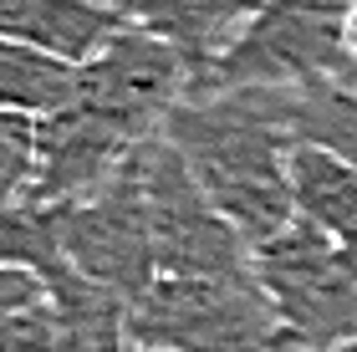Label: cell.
Returning <instances> with one entry per match:
<instances>
[{
  "mask_svg": "<svg viewBox=\"0 0 357 352\" xmlns=\"http://www.w3.org/2000/svg\"><path fill=\"white\" fill-rule=\"evenodd\" d=\"M164 138L184 153L189 174L199 179L209 204L261 250L291 220V133L286 92L275 87H225V92H189L169 118Z\"/></svg>",
  "mask_w": 357,
  "mask_h": 352,
  "instance_id": "1",
  "label": "cell"
},
{
  "mask_svg": "<svg viewBox=\"0 0 357 352\" xmlns=\"http://www.w3.org/2000/svg\"><path fill=\"white\" fill-rule=\"evenodd\" d=\"M347 10L352 0H266L240 31V41L194 92L225 87H275V92H312V87H352L357 67L347 56Z\"/></svg>",
  "mask_w": 357,
  "mask_h": 352,
  "instance_id": "2",
  "label": "cell"
},
{
  "mask_svg": "<svg viewBox=\"0 0 357 352\" xmlns=\"http://www.w3.org/2000/svg\"><path fill=\"white\" fill-rule=\"evenodd\" d=\"M128 337L143 352H286L261 276H153L138 301H128Z\"/></svg>",
  "mask_w": 357,
  "mask_h": 352,
  "instance_id": "3",
  "label": "cell"
},
{
  "mask_svg": "<svg viewBox=\"0 0 357 352\" xmlns=\"http://www.w3.org/2000/svg\"><path fill=\"white\" fill-rule=\"evenodd\" d=\"M255 276L281 316L286 352H332L357 342V276L337 255V235L291 220L255 250Z\"/></svg>",
  "mask_w": 357,
  "mask_h": 352,
  "instance_id": "4",
  "label": "cell"
},
{
  "mask_svg": "<svg viewBox=\"0 0 357 352\" xmlns=\"http://www.w3.org/2000/svg\"><path fill=\"white\" fill-rule=\"evenodd\" d=\"M143 194L153 220V261L158 276H209V281H255V250L225 220L184 153L169 138L143 143Z\"/></svg>",
  "mask_w": 357,
  "mask_h": 352,
  "instance_id": "5",
  "label": "cell"
},
{
  "mask_svg": "<svg viewBox=\"0 0 357 352\" xmlns=\"http://www.w3.org/2000/svg\"><path fill=\"white\" fill-rule=\"evenodd\" d=\"M153 143V138H149ZM56 235L67 266H77L97 286L118 291L123 301H138L158 276L153 261V220L143 194V148L128 153V164L97 189V194L61 204Z\"/></svg>",
  "mask_w": 357,
  "mask_h": 352,
  "instance_id": "6",
  "label": "cell"
},
{
  "mask_svg": "<svg viewBox=\"0 0 357 352\" xmlns=\"http://www.w3.org/2000/svg\"><path fill=\"white\" fill-rule=\"evenodd\" d=\"M189 87H194V72L169 41H158L138 26H123L102 46V56H92L82 67L77 102L128 143H149V138H164V128L178 113V102L189 98Z\"/></svg>",
  "mask_w": 357,
  "mask_h": 352,
  "instance_id": "7",
  "label": "cell"
},
{
  "mask_svg": "<svg viewBox=\"0 0 357 352\" xmlns=\"http://www.w3.org/2000/svg\"><path fill=\"white\" fill-rule=\"evenodd\" d=\"M133 148H143V143H128L123 133H112L82 102L61 107L52 118H36V174H31L26 204L61 210V204L97 194L128 164Z\"/></svg>",
  "mask_w": 357,
  "mask_h": 352,
  "instance_id": "8",
  "label": "cell"
},
{
  "mask_svg": "<svg viewBox=\"0 0 357 352\" xmlns=\"http://www.w3.org/2000/svg\"><path fill=\"white\" fill-rule=\"evenodd\" d=\"M261 6L266 0H118L128 26L169 41L189 61L194 87L209 82V72L225 61V52L240 41V31L250 26V15Z\"/></svg>",
  "mask_w": 357,
  "mask_h": 352,
  "instance_id": "9",
  "label": "cell"
},
{
  "mask_svg": "<svg viewBox=\"0 0 357 352\" xmlns=\"http://www.w3.org/2000/svg\"><path fill=\"white\" fill-rule=\"evenodd\" d=\"M128 26V15L107 0H0V36L26 41L36 52L87 67L102 46Z\"/></svg>",
  "mask_w": 357,
  "mask_h": 352,
  "instance_id": "10",
  "label": "cell"
},
{
  "mask_svg": "<svg viewBox=\"0 0 357 352\" xmlns=\"http://www.w3.org/2000/svg\"><path fill=\"white\" fill-rule=\"evenodd\" d=\"M46 291H52L61 352H128L133 347V337H128V301L118 291L97 286L67 261L46 276Z\"/></svg>",
  "mask_w": 357,
  "mask_h": 352,
  "instance_id": "11",
  "label": "cell"
},
{
  "mask_svg": "<svg viewBox=\"0 0 357 352\" xmlns=\"http://www.w3.org/2000/svg\"><path fill=\"white\" fill-rule=\"evenodd\" d=\"M291 204H296V220L327 230V235H347L357 225V169L347 164L337 148L312 138L291 143Z\"/></svg>",
  "mask_w": 357,
  "mask_h": 352,
  "instance_id": "12",
  "label": "cell"
},
{
  "mask_svg": "<svg viewBox=\"0 0 357 352\" xmlns=\"http://www.w3.org/2000/svg\"><path fill=\"white\" fill-rule=\"evenodd\" d=\"M77 87H82V67H67L26 41L0 36V107L6 113L52 118L77 102Z\"/></svg>",
  "mask_w": 357,
  "mask_h": 352,
  "instance_id": "13",
  "label": "cell"
},
{
  "mask_svg": "<svg viewBox=\"0 0 357 352\" xmlns=\"http://www.w3.org/2000/svg\"><path fill=\"white\" fill-rule=\"evenodd\" d=\"M286 123L296 138L327 143L357 169V92L352 87H312L286 92Z\"/></svg>",
  "mask_w": 357,
  "mask_h": 352,
  "instance_id": "14",
  "label": "cell"
},
{
  "mask_svg": "<svg viewBox=\"0 0 357 352\" xmlns=\"http://www.w3.org/2000/svg\"><path fill=\"white\" fill-rule=\"evenodd\" d=\"M61 261L67 255H61V235H56V210H41V204H26V199L0 204V266L52 276Z\"/></svg>",
  "mask_w": 357,
  "mask_h": 352,
  "instance_id": "15",
  "label": "cell"
},
{
  "mask_svg": "<svg viewBox=\"0 0 357 352\" xmlns=\"http://www.w3.org/2000/svg\"><path fill=\"white\" fill-rule=\"evenodd\" d=\"M36 174V118L0 107V204H21Z\"/></svg>",
  "mask_w": 357,
  "mask_h": 352,
  "instance_id": "16",
  "label": "cell"
},
{
  "mask_svg": "<svg viewBox=\"0 0 357 352\" xmlns=\"http://www.w3.org/2000/svg\"><path fill=\"white\" fill-rule=\"evenodd\" d=\"M41 301H52L46 276L21 270V266H0V322H10V316H21L31 307H41Z\"/></svg>",
  "mask_w": 357,
  "mask_h": 352,
  "instance_id": "17",
  "label": "cell"
},
{
  "mask_svg": "<svg viewBox=\"0 0 357 352\" xmlns=\"http://www.w3.org/2000/svg\"><path fill=\"white\" fill-rule=\"evenodd\" d=\"M337 255H342V266L357 276V225H352L347 235H337Z\"/></svg>",
  "mask_w": 357,
  "mask_h": 352,
  "instance_id": "18",
  "label": "cell"
},
{
  "mask_svg": "<svg viewBox=\"0 0 357 352\" xmlns=\"http://www.w3.org/2000/svg\"><path fill=\"white\" fill-rule=\"evenodd\" d=\"M347 56H352V67H357V0H352V10H347Z\"/></svg>",
  "mask_w": 357,
  "mask_h": 352,
  "instance_id": "19",
  "label": "cell"
},
{
  "mask_svg": "<svg viewBox=\"0 0 357 352\" xmlns=\"http://www.w3.org/2000/svg\"><path fill=\"white\" fill-rule=\"evenodd\" d=\"M332 352H357V342H347V347H332Z\"/></svg>",
  "mask_w": 357,
  "mask_h": 352,
  "instance_id": "20",
  "label": "cell"
},
{
  "mask_svg": "<svg viewBox=\"0 0 357 352\" xmlns=\"http://www.w3.org/2000/svg\"><path fill=\"white\" fill-rule=\"evenodd\" d=\"M128 352H143V347H128Z\"/></svg>",
  "mask_w": 357,
  "mask_h": 352,
  "instance_id": "21",
  "label": "cell"
},
{
  "mask_svg": "<svg viewBox=\"0 0 357 352\" xmlns=\"http://www.w3.org/2000/svg\"><path fill=\"white\" fill-rule=\"evenodd\" d=\"M107 6H118V0H107Z\"/></svg>",
  "mask_w": 357,
  "mask_h": 352,
  "instance_id": "22",
  "label": "cell"
}]
</instances>
